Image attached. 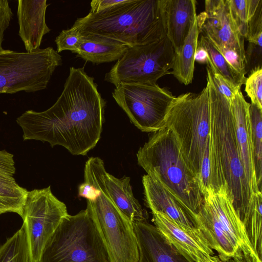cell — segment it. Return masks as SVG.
I'll return each mask as SVG.
<instances>
[{
  "instance_id": "obj_1",
  "label": "cell",
  "mask_w": 262,
  "mask_h": 262,
  "mask_svg": "<svg viewBox=\"0 0 262 262\" xmlns=\"http://www.w3.org/2000/svg\"><path fill=\"white\" fill-rule=\"evenodd\" d=\"M106 102L84 67L70 68L63 91L42 112L28 110L17 118L24 141L61 145L74 155H86L99 141Z\"/></svg>"
},
{
  "instance_id": "obj_2",
  "label": "cell",
  "mask_w": 262,
  "mask_h": 262,
  "mask_svg": "<svg viewBox=\"0 0 262 262\" xmlns=\"http://www.w3.org/2000/svg\"><path fill=\"white\" fill-rule=\"evenodd\" d=\"M207 84L210 109V186H227L234 207L244 226L253 211V193L240 159L230 104L217 90L208 68Z\"/></svg>"
},
{
  "instance_id": "obj_3",
  "label": "cell",
  "mask_w": 262,
  "mask_h": 262,
  "mask_svg": "<svg viewBox=\"0 0 262 262\" xmlns=\"http://www.w3.org/2000/svg\"><path fill=\"white\" fill-rule=\"evenodd\" d=\"M165 4L166 0H124L102 11H90L72 27L82 36H101L129 47L149 43L166 36Z\"/></svg>"
},
{
  "instance_id": "obj_4",
  "label": "cell",
  "mask_w": 262,
  "mask_h": 262,
  "mask_svg": "<svg viewBox=\"0 0 262 262\" xmlns=\"http://www.w3.org/2000/svg\"><path fill=\"white\" fill-rule=\"evenodd\" d=\"M137 157L147 174L172 194L192 217L198 213L204 199L201 183L186 163L170 129L151 133Z\"/></svg>"
},
{
  "instance_id": "obj_5",
  "label": "cell",
  "mask_w": 262,
  "mask_h": 262,
  "mask_svg": "<svg viewBox=\"0 0 262 262\" xmlns=\"http://www.w3.org/2000/svg\"><path fill=\"white\" fill-rule=\"evenodd\" d=\"M193 219L195 227L217 252L221 261L244 254L262 262L251 246L227 186L217 190L210 187L206 189L202 204Z\"/></svg>"
},
{
  "instance_id": "obj_6",
  "label": "cell",
  "mask_w": 262,
  "mask_h": 262,
  "mask_svg": "<svg viewBox=\"0 0 262 262\" xmlns=\"http://www.w3.org/2000/svg\"><path fill=\"white\" fill-rule=\"evenodd\" d=\"M165 127L175 134L187 165L200 179L202 161L210 142V109L208 87L199 94L176 97L165 119Z\"/></svg>"
},
{
  "instance_id": "obj_7",
  "label": "cell",
  "mask_w": 262,
  "mask_h": 262,
  "mask_svg": "<svg viewBox=\"0 0 262 262\" xmlns=\"http://www.w3.org/2000/svg\"><path fill=\"white\" fill-rule=\"evenodd\" d=\"M40 262H110L86 208L63 219L46 244Z\"/></svg>"
},
{
  "instance_id": "obj_8",
  "label": "cell",
  "mask_w": 262,
  "mask_h": 262,
  "mask_svg": "<svg viewBox=\"0 0 262 262\" xmlns=\"http://www.w3.org/2000/svg\"><path fill=\"white\" fill-rule=\"evenodd\" d=\"M61 56L52 47L32 52L0 49V94L46 89Z\"/></svg>"
},
{
  "instance_id": "obj_9",
  "label": "cell",
  "mask_w": 262,
  "mask_h": 262,
  "mask_svg": "<svg viewBox=\"0 0 262 262\" xmlns=\"http://www.w3.org/2000/svg\"><path fill=\"white\" fill-rule=\"evenodd\" d=\"M174 51L167 36L149 43L129 48L104 76L115 86L121 83H157L170 74Z\"/></svg>"
},
{
  "instance_id": "obj_10",
  "label": "cell",
  "mask_w": 262,
  "mask_h": 262,
  "mask_svg": "<svg viewBox=\"0 0 262 262\" xmlns=\"http://www.w3.org/2000/svg\"><path fill=\"white\" fill-rule=\"evenodd\" d=\"M112 96L130 121L142 132L165 128L166 115L176 97L157 83H121Z\"/></svg>"
},
{
  "instance_id": "obj_11",
  "label": "cell",
  "mask_w": 262,
  "mask_h": 262,
  "mask_svg": "<svg viewBox=\"0 0 262 262\" xmlns=\"http://www.w3.org/2000/svg\"><path fill=\"white\" fill-rule=\"evenodd\" d=\"M89 211L105 248L110 262H137L139 250L133 223L100 191L87 200Z\"/></svg>"
},
{
  "instance_id": "obj_12",
  "label": "cell",
  "mask_w": 262,
  "mask_h": 262,
  "mask_svg": "<svg viewBox=\"0 0 262 262\" xmlns=\"http://www.w3.org/2000/svg\"><path fill=\"white\" fill-rule=\"evenodd\" d=\"M68 214L65 204L53 194L50 186L28 191L21 218L26 226L31 262H40L46 244Z\"/></svg>"
},
{
  "instance_id": "obj_13",
  "label": "cell",
  "mask_w": 262,
  "mask_h": 262,
  "mask_svg": "<svg viewBox=\"0 0 262 262\" xmlns=\"http://www.w3.org/2000/svg\"><path fill=\"white\" fill-rule=\"evenodd\" d=\"M84 178V182L103 193L133 224L147 220V213L133 194L130 178H117L108 173L99 157H91L86 161Z\"/></svg>"
},
{
  "instance_id": "obj_14",
  "label": "cell",
  "mask_w": 262,
  "mask_h": 262,
  "mask_svg": "<svg viewBox=\"0 0 262 262\" xmlns=\"http://www.w3.org/2000/svg\"><path fill=\"white\" fill-rule=\"evenodd\" d=\"M205 11L196 15L200 33L216 48L235 51L245 61L244 38L233 18L228 0H206Z\"/></svg>"
},
{
  "instance_id": "obj_15",
  "label": "cell",
  "mask_w": 262,
  "mask_h": 262,
  "mask_svg": "<svg viewBox=\"0 0 262 262\" xmlns=\"http://www.w3.org/2000/svg\"><path fill=\"white\" fill-rule=\"evenodd\" d=\"M152 221L166 239L193 262H220L217 255L196 227L183 228L165 214L152 212Z\"/></svg>"
},
{
  "instance_id": "obj_16",
  "label": "cell",
  "mask_w": 262,
  "mask_h": 262,
  "mask_svg": "<svg viewBox=\"0 0 262 262\" xmlns=\"http://www.w3.org/2000/svg\"><path fill=\"white\" fill-rule=\"evenodd\" d=\"M17 16L18 35L27 52L40 49L43 36L51 29L46 21V0H19Z\"/></svg>"
},
{
  "instance_id": "obj_17",
  "label": "cell",
  "mask_w": 262,
  "mask_h": 262,
  "mask_svg": "<svg viewBox=\"0 0 262 262\" xmlns=\"http://www.w3.org/2000/svg\"><path fill=\"white\" fill-rule=\"evenodd\" d=\"M250 105V104L245 100L241 90L230 104L234 119L240 159L247 181L255 195L261 191L258 187L253 160L249 117Z\"/></svg>"
},
{
  "instance_id": "obj_18",
  "label": "cell",
  "mask_w": 262,
  "mask_h": 262,
  "mask_svg": "<svg viewBox=\"0 0 262 262\" xmlns=\"http://www.w3.org/2000/svg\"><path fill=\"white\" fill-rule=\"evenodd\" d=\"M133 224L139 254L137 262H193L182 255L147 220Z\"/></svg>"
},
{
  "instance_id": "obj_19",
  "label": "cell",
  "mask_w": 262,
  "mask_h": 262,
  "mask_svg": "<svg viewBox=\"0 0 262 262\" xmlns=\"http://www.w3.org/2000/svg\"><path fill=\"white\" fill-rule=\"evenodd\" d=\"M145 202L152 212L163 213L180 226L195 227L193 219L181 202L148 174L142 177Z\"/></svg>"
},
{
  "instance_id": "obj_20",
  "label": "cell",
  "mask_w": 262,
  "mask_h": 262,
  "mask_svg": "<svg viewBox=\"0 0 262 262\" xmlns=\"http://www.w3.org/2000/svg\"><path fill=\"white\" fill-rule=\"evenodd\" d=\"M13 154L0 150V215L13 212L20 216L28 190L16 181Z\"/></svg>"
},
{
  "instance_id": "obj_21",
  "label": "cell",
  "mask_w": 262,
  "mask_h": 262,
  "mask_svg": "<svg viewBox=\"0 0 262 262\" xmlns=\"http://www.w3.org/2000/svg\"><path fill=\"white\" fill-rule=\"evenodd\" d=\"M195 0H166V36L178 54L196 15Z\"/></svg>"
},
{
  "instance_id": "obj_22",
  "label": "cell",
  "mask_w": 262,
  "mask_h": 262,
  "mask_svg": "<svg viewBox=\"0 0 262 262\" xmlns=\"http://www.w3.org/2000/svg\"><path fill=\"white\" fill-rule=\"evenodd\" d=\"M129 46L119 41L95 35L82 36L77 56L93 63L111 62L121 58Z\"/></svg>"
},
{
  "instance_id": "obj_23",
  "label": "cell",
  "mask_w": 262,
  "mask_h": 262,
  "mask_svg": "<svg viewBox=\"0 0 262 262\" xmlns=\"http://www.w3.org/2000/svg\"><path fill=\"white\" fill-rule=\"evenodd\" d=\"M196 15L191 23L189 32L180 52L174 54L172 70L170 72L180 83L185 85L191 83L193 78L194 54L200 34Z\"/></svg>"
},
{
  "instance_id": "obj_24",
  "label": "cell",
  "mask_w": 262,
  "mask_h": 262,
  "mask_svg": "<svg viewBox=\"0 0 262 262\" xmlns=\"http://www.w3.org/2000/svg\"><path fill=\"white\" fill-rule=\"evenodd\" d=\"M0 262H31L25 223L0 247Z\"/></svg>"
},
{
  "instance_id": "obj_25",
  "label": "cell",
  "mask_w": 262,
  "mask_h": 262,
  "mask_svg": "<svg viewBox=\"0 0 262 262\" xmlns=\"http://www.w3.org/2000/svg\"><path fill=\"white\" fill-rule=\"evenodd\" d=\"M253 160L258 187L261 191L262 109L251 103L249 107Z\"/></svg>"
},
{
  "instance_id": "obj_26",
  "label": "cell",
  "mask_w": 262,
  "mask_h": 262,
  "mask_svg": "<svg viewBox=\"0 0 262 262\" xmlns=\"http://www.w3.org/2000/svg\"><path fill=\"white\" fill-rule=\"evenodd\" d=\"M198 43L207 52L209 60L207 67L214 68L226 79L238 86L245 83L243 80L231 68L221 53L205 36L202 35Z\"/></svg>"
},
{
  "instance_id": "obj_27",
  "label": "cell",
  "mask_w": 262,
  "mask_h": 262,
  "mask_svg": "<svg viewBox=\"0 0 262 262\" xmlns=\"http://www.w3.org/2000/svg\"><path fill=\"white\" fill-rule=\"evenodd\" d=\"M248 34L246 39L262 46V0H247Z\"/></svg>"
},
{
  "instance_id": "obj_28",
  "label": "cell",
  "mask_w": 262,
  "mask_h": 262,
  "mask_svg": "<svg viewBox=\"0 0 262 262\" xmlns=\"http://www.w3.org/2000/svg\"><path fill=\"white\" fill-rule=\"evenodd\" d=\"M244 84L245 91L251 103L262 109V68L251 71Z\"/></svg>"
},
{
  "instance_id": "obj_29",
  "label": "cell",
  "mask_w": 262,
  "mask_h": 262,
  "mask_svg": "<svg viewBox=\"0 0 262 262\" xmlns=\"http://www.w3.org/2000/svg\"><path fill=\"white\" fill-rule=\"evenodd\" d=\"M82 36L76 29L62 30L56 37L55 42L57 46V52L59 53L63 51L69 50L76 53L81 42Z\"/></svg>"
},
{
  "instance_id": "obj_30",
  "label": "cell",
  "mask_w": 262,
  "mask_h": 262,
  "mask_svg": "<svg viewBox=\"0 0 262 262\" xmlns=\"http://www.w3.org/2000/svg\"><path fill=\"white\" fill-rule=\"evenodd\" d=\"M232 15L239 33L246 38L248 34L247 0H228Z\"/></svg>"
},
{
  "instance_id": "obj_31",
  "label": "cell",
  "mask_w": 262,
  "mask_h": 262,
  "mask_svg": "<svg viewBox=\"0 0 262 262\" xmlns=\"http://www.w3.org/2000/svg\"><path fill=\"white\" fill-rule=\"evenodd\" d=\"M208 68L211 72V77L217 90L231 104L241 87L226 79L214 68Z\"/></svg>"
},
{
  "instance_id": "obj_32",
  "label": "cell",
  "mask_w": 262,
  "mask_h": 262,
  "mask_svg": "<svg viewBox=\"0 0 262 262\" xmlns=\"http://www.w3.org/2000/svg\"><path fill=\"white\" fill-rule=\"evenodd\" d=\"M216 49L223 56L234 71L245 81L246 79L245 75L247 73L245 61L235 51L232 49L224 47Z\"/></svg>"
},
{
  "instance_id": "obj_33",
  "label": "cell",
  "mask_w": 262,
  "mask_h": 262,
  "mask_svg": "<svg viewBox=\"0 0 262 262\" xmlns=\"http://www.w3.org/2000/svg\"><path fill=\"white\" fill-rule=\"evenodd\" d=\"M262 46L249 42L247 50L245 51V67L247 73L256 68L261 67Z\"/></svg>"
},
{
  "instance_id": "obj_34",
  "label": "cell",
  "mask_w": 262,
  "mask_h": 262,
  "mask_svg": "<svg viewBox=\"0 0 262 262\" xmlns=\"http://www.w3.org/2000/svg\"><path fill=\"white\" fill-rule=\"evenodd\" d=\"M124 0H93L90 3L92 12H98L122 3Z\"/></svg>"
},
{
  "instance_id": "obj_35",
  "label": "cell",
  "mask_w": 262,
  "mask_h": 262,
  "mask_svg": "<svg viewBox=\"0 0 262 262\" xmlns=\"http://www.w3.org/2000/svg\"><path fill=\"white\" fill-rule=\"evenodd\" d=\"M100 192L99 190L86 182L82 183L78 187V196L84 198L86 200L94 201Z\"/></svg>"
},
{
  "instance_id": "obj_36",
  "label": "cell",
  "mask_w": 262,
  "mask_h": 262,
  "mask_svg": "<svg viewBox=\"0 0 262 262\" xmlns=\"http://www.w3.org/2000/svg\"><path fill=\"white\" fill-rule=\"evenodd\" d=\"M209 57L207 51L198 43L194 54V61L202 64H208Z\"/></svg>"
},
{
  "instance_id": "obj_37",
  "label": "cell",
  "mask_w": 262,
  "mask_h": 262,
  "mask_svg": "<svg viewBox=\"0 0 262 262\" xmlns=\"http://www.w3.org/2000/svg\"><path fill=\"white\" fill-rule=\"evenodd\" d=\"M220 262H257L254 257L247 255L242 254L240 256H235L225 261Z\"/></svg>"
}]
</instances>
